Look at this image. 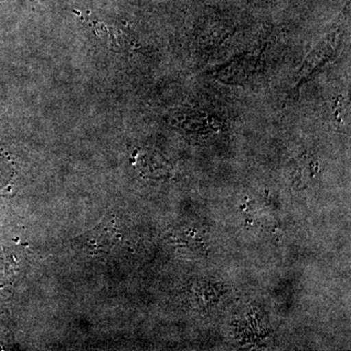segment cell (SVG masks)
<instances>
[{"label": "cell", "instance_id": "277c9868", "mask_svg": "<svg viewBox=\"0 0 351 351\" xmlns=\"http://www.w3.org/2000/svg\"><path fill=\"white\" fill-rule=\"evenodd\" d=\"M90 27H93L97 36L103 39L113 51H128L134 46L131 34L120 25H108L101 21L92 20Z\"/></svg>", "mask_w": 351, "mask_h": 351}, {"label": "cell", "instance_id": "7a4b0ae2", "mask_svg": "<svg viewBox=\"0 0 351 351\" xmlns=\"http://www.w3.org/2000/svg\"><path fill=\"white\" fill-rule=\"evenodd\" d=\"M119 239L120 233L117 223L110 219L80 237L78 242L83 250L89 255L99 256L112 251Z\"/></svg>", "mask_w": 351, "mask_h": 351}, {"label": "cell", "instance_id": "3957f363", "mask_svg": "<svg viewBox=\"0 0 351 351\" xmlns=\"http://www.w3.org/2000/svg\"><path fill=\"white\" fill-rule=\"evenodd\" d=\"M173 121L175 125L181 126L184 130L198 134L215 133L221 128V123L204 110L193 108H181L174 112Z\"/></svg>", "mask_w": 351, "mask_h": 351}, {"label": "cell", "instance_id": "5b68a950", "mask_svg": "<svg viewBox=\"0 0 351 351\" xmlns=\"http://www.w3.org/2000/svg\"><path fill=\"white\" fill-rule=\"evenodd\" d=\"M15 165L8 154L0 149V195H8L16 181Z\"/></svg>", "mask_w": 351, "mask_h": 351}, {"label": "cell", "instance_id": "6da1fadb", "mask_svg": "<svg viewBox=\"0 0 351 351\" xmlns=\"http://www.w3.org/2000/svg\"><path fill=\"white\" fill-rule=\"evenodd\" d=\"M343 34H345L343 32H341V29L338 27V29L327 32L325 36L318 41L313 49L308 53L302 63V68L300 69L299 78H298L299 82L295 85V89H299L300 85L304 80L311 77L315 71L332 62V59L337 57L341 43H343Z\"/></svg>", "mask_w": 351, "mask_h": 351}]
</instances>
